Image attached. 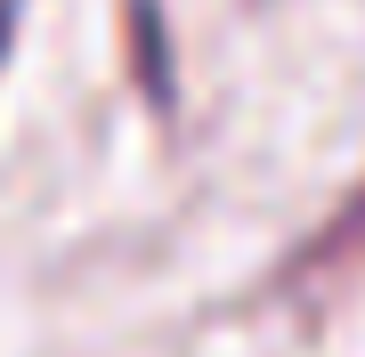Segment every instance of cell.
Here are the masks:
<instances>
[{"label": "cell", "instance_id": "obj_1", "mask_svg": "<svg viewBox=\"0 0 365 357\" xmlns=\"http://www.w3.org/2000/svg\"><path fill=\"white\" fill-rule=\"evenodd\" d=\"M349 284H365V179L276 260V276H268V292H284V301H333V292H349Z\"/></svg>", "mask_w": 365, "mask_h": 357}, {"label": "cell", "instance_id": "obj_2", "mask_svg": "<svg viewBox=\"0 0 365 357\" xmlns=\"http://www.w3.org/2000/svg\"><path fill=\"white\" fill-rule=\"evenodd\" d=\"M130 25H138V81H146V98L155 106H170V73H163V25H155V0H130Z\"/></svg>", "mask_w": 365, "mask_h": 357}, {"label": "cell", "instance_id": "obj_3", "mask_svg": "<svg viewBox=\"0 0 365 357\" xmlns=\"http://www.w3.org/2000/svg\"><path fill=\"white\" fill-rule=\"evenodd\" d=\"M9 9H16V0H0V25H9ZM0 49H9V33H0Z\"/></svg>", "mask_w": 365, "mask_h": 357}]
</instances>
